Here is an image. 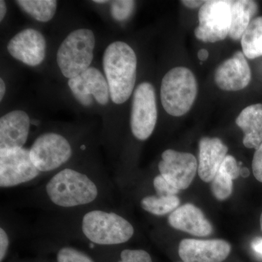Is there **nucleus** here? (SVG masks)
<instances>
[{
  "instance_id": "nucleus-1",
  "label": "nucleus",
  "mask_w": 262,
  "mask_h": 262,
  "mask_svg": "<svg viewBox=\"0 0 262 262\" xmlns=\"http://www.w3.org/2000/svg\"><path fill=\"white\" fill-rule=\"evenodd\" d=\"M113 196L110 179L97 172L64 167L25 196L23 203L55 213L108 208Z\"/></svg>"
},
{
  "instance_id": "nucleus-2",
  "label": "nucleus",
  "mask_w": 262,
  "mask_h": 262,
  "mask_svg": "<svg viewBox=\"0 0 262 262\" xmlns=\"http://www.w3.org/2000/svg\"><path fill=\"white\" fill-rule=\"evenodd\" d=\"M42 225V232L53 238L80 239L94 246L115 247L134 237V226L108 208H91L56 213Z\"/></svg>"
},
{
  "instance_id": "nucleus-3",
  "label": "nucleus",
  "mask_w": 262,
  "mask_h": 262,
  "mask_svg": "<svg viewBox=\"0 0 262 262\" xmlns=\"http://www.w3.org/2000/svg\"><path fill=\"white\" fill-rule=\"evenodd\" d=\"M103 67L110 98L116 104L125 103L135 87L137 58L127 43L115 42L103 53Z\"/></svg>"
},
{
  "instance_id": "nucleus-4",
  "label": "nucleus",
  "mask_w": 262,
  "mask_h": 262,
  "mask_svg": "<svg viewBox=\"0 0 262 262\" xmlns=\"http://www.w3.org/2000/svg\"><path fill=\"white\" fill-rule=\"evenodd\" d=\"M198 82L192 71L175 67L165 74L160 87L164 110L173 117H181L191 110L198 96Z\"/></svg>"
},
{
  "instance_id": "nucleus-5",
  "label": "nucleus",
  "mask_w": 262,
  "mask_h": 262,
  "mask_svg": "<svg viewBox=\"0 0 262 262\" xmlns=\"http://www.w3.org/2000/svg\"><path fill=\"white\" fill-rule=\"evenodd\" d=\"M95 45V35L90 29L71 32L57 52V63L62 75L70 80L89 69L94 59Z\"/></svg>"
},
{
  "instance_id": "nucleus-6",
  "label": "nucleus",
  "mask_w": 262,
  "mask_h": 262,
  "mask_svg": "<svg viewBox=\"0 0 262 262\" xmlns=\"http://www.w3.org/2000/svg\"><path fill=\"white\" fill-rule=\"evenodd\" d=\"M29 149L33 163L42 174L56 173L73 156V147L68 139L55 132L38 136Z\"/></svg>"
},
{
  "instance_id": "nucleus-7",
  "label": "nucleus",
  "mask_w": 262,
  "mask_h": 262,
  "mask_svg": "<svg viewBox=\"0 0 262 262\" xmlns=\"http://www.w3.org/2000/svg\"><path fill=\"white\" fill-rule=\"evenodd\" d=\"M31 159L30 149H0V187L10 189L32 184L42 176Z\"/></svg>"
},
{
  "instance_id": "nucleus-8",
  "label": "nucleus",
  "mask_w": 262,
  "mask_h": 262,
  "mask_svg": "<svg viewBox=\"0 0 262 262\" xmlns=\"http://www.w3.org/2000/svg\"><path fill=\"white\" fill-rule=\"evenodd\" d=\"M231 4L229 0L205 2L198 13L199 26L194 30L196 39L214 43L229 36L231 27Z\"/></svg>"
},
{
  "instance_id": "nucleus-9",
  "label": "nucleus",
  "mask_w": 262,
  "mask_h": 262,
  "mask_svg": "<svg viewBox=\"0 0 262 262\" xmlns=\"http://www.w3.org/2000/svg\"><path fill=\"white\" fill-rule=\"evenodd\" d=\"M158 120L156 95L149 82L139 84L133 96L130 113V129L138 140H147L152 134Z\"/></svg>"
},
{
  "instance_id": "nucleus-10",
  "label": "nucleus",
  "mask_w": 262,
  "mask_h": 262,
  "mask_svg": "<svg viewBox=\"0 0 262 262\" xmlns=\"http://www.w3.org/2000/svg\"><path fill=\"white\" fill-rule=\"evenodd\" d=\"M160 175L179 190L187 189L192 184L198 170V161L194 155L167 149L162 154L158 164Z\"/></svg>"
},
{
  "instance_id": "nucleus-11",
  "label": "nucleus",
  "mask_w": 262,
  "mask_h": 262,
  "mask_svg": "<svg viewBox=\"0 0 262 262\" xmlns=\"http://www.w3.org/2000/svg\"><path fill=\"white\" fill-rule=\"evenodd\" d=\"M72 94L82 106L93 104V97L99 104H107L110 100V89L107 80L101 72L90 67L83 73L68 81Z\"/></svg>"
},
{
  "instance_id": "nucleus-12",
  "label": "nucleus",
  "mask_w": 262,
  "mask_h": 262,
  "mask_svg": "<svg viewBox=\"0 0 262 262\" xmlns=\"http://www.w3.org/2000/svg\"><path fill=\"white\" fill-rule=\"evenodd\" d=\"M8 51L15 59L24 64L37 67L46 58V39L35 29H24L10 39Z\"/></svg>"
},
{
  "instance_id": "nucleus-13",
  "label": "nucleus",
  "mask_w": 262,
  "mask_h": 262,
  "mask_svg": "<svg viewBox=\"0 0 262 262\" xmlns=\"http://www.w3.org/2000/svg\"><path fill=\"white\" fill-rule=\"evenodd\" d=\"M230 252V244L220 239H184L179 246V255L184 262H222Z\"/></svg>"
},
{
  "instance_id": "nucleus-14",
  "label": "nucleus",
  "mask_w": 262,
  "mask_h": 262,
  "mask_svg": "<svg viewBox=\"0 0 262 262\" xmlns=\"http://www.w3.org/2000/svg\"><path fill=\"white\" fill-rule=\"evenodd\" d=\"M251 80V71L242 51H237L215 71L214 81L220 89L238 91L246 89Z\"/></svg>"
},
{
  "instance_id": "nucleus-15",
  "label": "nucleus",
  "mask_w": 262,
  "mask_h": 262,
  "mask_svg": "<svg viewBox=\"0 0 262 262\" xmlns=\"http://www.w3.org/2000/svg\"><path fill=\"white\" fill-rule=\"evenodd\" d=\"M31 120L27 113L15 110L0 119V149L24 148L28 140Z\"/></svg>"
},
{
  "instance_id": "nucleus-16",
  "label": "nucleus",
  "mask_w": 262,
  "mask_h": 262,
  "mask_svg": "<svg viewBox=\"0 0 262 262\" xmlns=\"http://www.w3.org/2000/svg\"><path fill=\"white\" fill-rule=\"evenodd\" d=\"M228 152V147L218 138H202L199 142L198 174L205 182H211L218 173Z\"/></svg>"
},
{
  "instance_id": "nucleus-17",
  "label": "nucleus",
  "mask_w": 262,
  "mask_h": 262,
  "mask_svg": "<svg viewBox=\"0 0 262 262\" xmlns=\"http://www.w3.org/2000/svg\"><path fill=\"white\" fill-rule=\"evenodd\" d=\"M170 227L198 237H206L213 232V227L203 212L190 203L179 207L168 216Z\"/></svg>"
},
{
  "instance_id": "nucleus-18",
  "label": "nucleus",
  "mask_w": 262,
  "mask_h": 262,
  "mask_svg": "<svg viewBox=\"0 0 262 262\" xmlns=\"http://www.w3.org/2000/svg\"><path fill=\"white\" fill-rule=\"evenodd\" d=\"M244 134V146L257 149L262 143V104L256 103L245 108L235 120Z\"/></svg>"
},
{
  "instance_id": "nucleus-19",
  "label": "nucleus",
  "mask_w": 262,
  "mask_h": 262,
  "mask_svg": "<svg viewBox=\"0 0 262 262\" xmlns=\"http://www.w3.org/2000/svg\"><path fill=\"white\" fill-rule=\"evenodd\" d=\"M258 12L257 3L251 0H236L231 4V27L229 37L239 40Z\"/></svg>"
},
{
  "instance_id": "nucleus-20",
  "label": "nucleus",
  "mask_w": 262,
  "mask_h": 262,
  "mask_svg": "<svg viewBox=\"0 0 262 262\" xmlns=\"http://www.w3.org/2000/svg\"><path fill=\"white\" fill-rule=\"evenodd\" d=\"M241 40L245 56L249 59L262 56V16L253 19Z\"/></svg>"
},
{
  "instance_id": "nucleus-21",
  "label": "nucleus",
  "mask_w": 262,
  "mask_h": 262,
  "mask_svg": "<svg viewBox=\"0 0 262 262\" xmlns=\"http://www.w3.org/2000/svg\"><path fill=\"white\" fill-rule=\"evenodd\" d=\"M180 200L177 195L158 196L148 195L144 196L141 201L143 210L158 216L171 213L179 208Z\"/></svg>"
},
{
  "instance_id": "nucleus-22",
  "label": "nucleus",
  "mask_w": 262,
  "mask_h": 262,
  "mask_svg": "<svg viewBox=\"0 0 262 262\" xmlns=\"http://www.w3.org/2000/svg\"><path fill=\"white\" fill-rule=\"evenodd\" d=\"M15 3L39 22L49 21L56 14L57 1L55 0H18Z\"/></svg>"
},
{
  "instance_id": "nucleus-23",
  "label": "nucleus",
  "mask_w": 262,
  "mask_h": 262,
  "mask_svg": "<svg viewBox=\"0 0 262 262\" xmlns=\"http://www.w3.org/2000/svg\"><path fill=\"white\" fill-rule=\"evenodd\" d=\"M233 189L232 179L228 174L219 170L211 184L213 195L219 201H225L231 196Z\"/></svg>"
},
{
  "instance_id": "nucleus-24",
  "label": "nucleus",
  "mask_w": 262,
  "mask_h": 262,
  "mask_svg": "<svg viewBox=\"0 0 262 262\" xmlns=\"http://www.w3.org/2000/svg\"><path fill=\"white\" fill-rule=\"evenodd\" d=\"M57 262H96L84 251L73 246H63L56 253Z\"/></svg>"
},
{
  "instance_id": "nucleus-25",
  "label": "nucleus",
  "mask_w": 262,
  "mask_h": 262,
  "mask_svg": "<svg viewBox=\"0 0 262 262\" xmlns=\"http://www.w3.org/2000/svg\"><path fill=\"white\" fill-rule=\"evenodd\" d=\"M135 1L131 0H117L111 5V14L117 21H124L131 16L135 9Z\"/></svg>"
},
{
  "instance_id": "nucleus-26",
  "label": "nucleus",
  "mask_w": 262,
  "mask_h": 262,
  "mask_svg": "<svg viewBox=\"0 0 262 262\" xmlns=\"http://www.w3.org/2000/svg\"><path fill=\"white\" fill-rule=\"evenodd\" d=\"M117 262H152L149 253L142 249H124Z\"/></svg>"
},
{
  "instance_id": "nucleus-27",
  "label": "nucleus",
  "mask_w": 262,
  "mask_h": 262,
  "mask_svg": "<svg viewBox=\"0 0 262 262\" xmlns=\"http://www.w3.org/2000/svg\"><path fill=\"white\" fill-rule=\"evenodd\" d=\"M153 186H154L156 194L158 196L177 195L180 191L167 182L160 174L156 176L153 179Z\"/></svg>"
},
{
  "instance_id": "nucleus-28",
  "label": "nucleus",
  "mask_w": 262,
  "mask_h": 262,
  "mask_svg": "<svg viewBox=\"0 0 262 262\" xmlns=\"http://www.w3.org/2000/svg\"><path fill=\"white\" fill-rule=\"evenodd\" d=\"M241 169L235 158L232 155H227L220 170L228 174L232 180H234L241 175Z\"/></svg>"
},
{
  "instance_id": "nucleus-29",
  "label": "nucleus",
  "mask_w": 262,
  "mask_h": 262,
  "mask_svg": "<svg viewBox=\"0 0 262 262\" xmlns=\"http://www.w3.org/2000/svg\"><path fill=\"white\" fill-rule=\"evenodd\" d=\"M10 245V235L8 231L5 228V225L2 224L0 227V262H3L8 251Z\"/></svg>"
},
{
  "instance_id": "nucleus-30",
  "label": "nucleus",
  "mask_w": 262,
  "mask_h": 262,
  "mask_svg": "<svg viewBox=\"0 0 262 262\" xmlns=\"http://www.w3.org/2000/svg\"><path fill=\"white\" fill-rule=\"evenodd\" d=\"M253 176L258 182L262 183V143L253 155L252 162Z\"/></svg>"
},
{
  "instance_id": "nucleus-31",
  "label": "nucleus",
  "mask_w": 262,
  "mask_h": 262,
  "mask_svg": "<svg viewBox=\"0 0 262 262\" xmlns=\"http://www.w3.org/2000/svg\"><path fill=\"white\" fill-rule=\"evenodd\" d=\"M251 246L255 255L260 259H262V237H258L253 239Z\"/></svg>"
},
{
  "instance_id": "nucleus-32",
  "label": "nucleus",
  "mask_w": 262,
  "mask_h": 262,
  "mask_svg": "<svg viewBox=\"0 0 262 262\" xmlns=\"http://www.w3.org/2000/svg\"><path fill=\"white\" fill-rule=\"evenodd\" d=\"M206 1H196V0H183L181 1L184 6L190 9H196V8H201L204 5Z\"/></svg>"
},
{
  "instance_id": "nucleus-33",
  "label": "nucleus",
  "mask_w": 262,
  "mask_h": 262,
  "mask_svg": "<svg viewBox=\"0 0 262 262\" xmlns=\"http://www.w3.org/2000/svg\"><path fill=\"white\" fill-rule=\"evenodd\" d=\"M209 56V53L207 51L206 49H201L198 51V57L199 58L200 61H206Z\"/></svg>"
},
{
  "instance_id": "nucleus-34",
  "label": "nucleus",
  "mask_w": 262,
  "mask_h": 262,
  "mask_svg": "<svg viewBox=\"0 0 262 262\" xmlns=\"http://www.w3.org/2000/svg\"><path fill=\"white\" fill-rule=\"evenodd\" d=\"M7 13V5L5 1H0V20L3 21Z\"/></svg>"
},
{
  "instance_id": "nucleus-35",
  "label": "nucleus",
  "mask_w": 262,
  "mask_h": 262,
  "mask_svg": "<svg viewBox=\"0 0 262 262\" xmlns=\"http://www.w3.org/2000/svg\"><path fill=\"white\" fill-rule=\"evenodd\" d=\"M5 92H6V85L3 79H0V100H3L5 96Z\"/></svg>"
},
{
  "instance_id": "nucleus-36",
  "label": "nucleus",
  "mask_w": 262,
  "mask_h": 262,
  "mask_svg": "<svg viewBox=\"0 0 262 262\" xmlns=\"http://www.w3.org/2000/svg\"><path fill=\"white\" fill-rule=\"evenodd\" d=\"M250 175L249 170L246 167L244 168H242L241 169V177H244V178H247L248 176Z\"/></svg>"
},
{
  "instance_id": "nucleus-37",
  "label": "nucleus",
  "mask_w": 262,
  "mask_h": 262,
  "mask_svg": "<svg viewBox=\"0 0 262 262\" xmlns=\"http://www.w3.org/2000/svg\"><path fill=\"white\" fill-rule=\"evenodd\" d=\"M94 3H97V4H105V3H108L107 0H95Z\"/></svg>"
},
{
  "instance_id": "nucleus-38",
  "label": "nucleus",
  "mask_w": 262,
  "mask_h": 262,
  "mask_svg": "<svg viewBox=\"0 0 262 262\" xmlns=\"http://www.w3.org/2000/svg\"><path fill=\"white\" fill-rule=\"evenodd\" d=\"M260 225H261V229L262 231V213L261 214V217H260Z\"/></svg>"
}]
</instances>
